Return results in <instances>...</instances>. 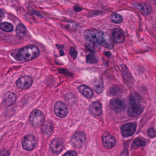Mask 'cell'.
Masks as SVG:
<instances>
[{"mask_svg": "<svg viewBox=\"0 0 156 156\" xmlns=\"http://www.w3.org/2000/svg\"><path fill=\"white\" fill-rule=\"evenodd\" d=\"M84 38L87 46L94 49L103 46L111 50L114 48L113 40L109 35L97 30H87L84 32Z\"/></svg>", "mask_w": 156, "mask_h": 156, "instance_id": "1", "label": "cell"}, {"mask_svg": "<svg viewBox=\"0 0 156 156\" xmlns=\"http://www.w3.org/2000/svg\"><path fill=\"white\" fill-rule=\"evenodd\" d=\"M111 21L113 23L119 24L123 21V18L120 14L118 13H115L111 16Z\"/></svg>", "mask_w": 156, "mask_h": 156, "instance_id": "24", "label": "cell"}, {"mask_svg": "<svg viewBox=\"0 0 156 156\" xmlns=\"http://www.w3.org/2000/svg\"><path fill=\"white\" fill-rule=\"evenodd\" d=\"M54 112L58 117L63 118L66 116L68 113L67 106L61 101H57L54 106Z\"/></svg>", "mask_w": 156, "mask_h": 156, "instance_id": "6", "label": "cell"}, {"mask_svg": "<svg viewBox=\"0 0 156 156\" xmlns=\"http://www.w3.org/2000/svg\"><path fill=\"white\" fill-rule=\"evenodd\" d=\"M69 55L74 59H76L77 56V52L73 47H71L69 50Z\"/></svg>", "mask_w": 156, "mask_h": 156, "instance_id": "27", "label": "cell"}, {"mask_svg": "<svg viewBox=\"0 0 156 156\" xmlns=\"http://www.w3.org/2000/svg\"><path fill=\"white\" fill-rule=\"evenodd\" d=\"M109 106L112 109L117 112H122L126 108L125 102L119 98L112 99L110 101Z\"/></svg>", "mask_w": 156, "mask_h": 156, "instance_id": "11", "label": "cell"}, {"mask_svg": "<svg viewBox=\"0 0 156 156\" xmlns=\"http://www.w3.org/2000/svg\"><path fill=\"white\" fill-rule=\"evenodd\" d=\"M148 136L150 137H154L156 136V131L153 128H150L147 132Z\"/></svg>", "mask_w": 156, "mask_h": 156, "instance_id": "28", "label": "cell"}, {"mask_svg": "<svg viewBox=\"0 0 156 156\" xmlns=\"http://www.w3.org/2000/svg\"><path fill=\"white\" fill-rule=\"evenodd\" d=\"M32 83L33 80L31 77L28 76H25L17 80L16 86L20 89H25L30 87Z\"/></svg>", "mask_w": 156, "mask_h": 156, "instance_id": "8", "label": "cell"}, {"mask_svg": "<svg viewBox=\"0 0 156 156\" xmlns=\"http://www.w3.org/2000/svg\"><path fill=\"white\" fill-rule=\"evenodd\" d=\"M29 119L32 126L38 127L41 126L44 123L45 117L41 110L35 109L30 113Z\"/></svg>", "mask_w": 156, "mask_h": 156, "instance_id": "4", "label": "cell"}, {"mask_svg": "<svg viewBox=\"0 0 156 156\" xmlns=\"http://www.w3.org/2000/svg\"><path fill=\"white\" fill-rule=\"evenodd\" d=\"M145 145H146V142L144 140L140 138H137L133 141L132 147L134 148H136L138 147H144Z\"/></svg>", "mask_w": 156, "mask_h": 156, "instance_id": "25", "label": "cell"}, {"mask_svg": "<svg viewBox=\"0 0 156 156\" xmlns=\"http://www.w3.org/2000/svg\"><path fill=\"white\" fill-rule=\"evenodd\" d=\"M79 92L86 98H91L94 95V92L89 87L84 85L80 86L78 87Z\"/></svg>", "mask_w": 156, "mask_h": 156, "instance_id": "17", "label": "cell"}, {"mask_svg": "<svg viewBox=\"0 0 156 156\" xmlns=\"http://www.w3.org/2000/svg\"><path fill=\"white\" fill-rule=\"evenodd\" d=\"M17 99L16 94L12 92L7 93L4 97V103L8 106H10L14 105Z\"/></svg>", "mask_w": 156, "mask_h": 156, "instance_id": "16", "label": "cell"}, {"mask_svg": "<svg viewBox=\"0 0 156 156\" xmlns=\"http://www.w3.org/2000/svg\"><path fill=\"white\" fill-rule=\"evenodd\" d=\"M77 155L76 151H67L64 154V156H76Z\"/></svg>", "mask_w": 156, "mask_h": 156, "instance_id": "29", "label": "cell"}, {"mask_svg": "<svg viewBox=\"0 0 156 156\" xmlns=\"http://www.w3.org/2000/svg\"><path fill=\"white\" fill-rule=\"evenodd\" d=\"M102 141L105 147L112 149L115 146L116 140L115 138L110 134L105 133L102 136Z\"/></svg>", "mask_w": 156, "mask_h": 156, "instance_id": "12", "label": "cell"}, {"mask_svg": "<svg viewBox=\"0 0 156 156\" xmlns=\"http://www.w3.org/2000/svg\"><path fill=\"white\" fill-rule=\"evenodd\" d=\"M40 54V49L37 46L28 45L19 50L14 57L20 62H29L37 58Z\"/></svg>", "mask_w": 156, "mask_h": 156, "instance_id": "2", "label": "cell"}, {"mask_svg": "<svg viewBox=\"0 0 156 156\" xmlns=\"http://www.w3.org/2000/svg\"><path fill=\"white\" fill-rule=\"evenodd\" d=\"M0 28L1 30L6 32H11L13 31V26L11 23L8 22H3L1 23Z\"/></svg>", "mask_w": 156, "mask_h": 156, "instance_id": "20", "label": "cell"}, {"mask_svg": "<svg viewBox=\"0 0 156 156\" xmlns=\"http://www.w3.org/2000/svg\"><path fill=\"white\" fill-rule=\"evenodd\" d=\"M74 9L76 12H80L82 10V9H81V8H80V7H77V6L75 7L74 8Z\"/></svg>", "mask_w": 156, "mask_h": 156, "instance_id": "30", "label": "cell"}, {"mask_svg": "<svg viewBox=\"0 0 156 156\" xmlns=\"http://www.w3.org/2000/svg\"><path fill=\"white\" fill-rule=\"evenodd\" d=\"M23 148L27 151H31L35 148L36 145V140L32 135L25 136L22 141Z\"/></svg>", "mask_w": 156, "mask_h": 156, "instance_id": "5", "label": "cell"}, {"mask_svg": "<svg viewBox=\"0 0 156 156\" xmlns=\"http://www.w3.org/2000/svg\"><path fill=\"white\" fill-rule=\"evenodd\" d=\"M121 91V89L119 87L116 86L111 87L109 89V92L111 93V94L113 95L118 94L120 93Z\"/></svg>", "mask_w": 156, "mask_h": 156, "instance_id": "26", "label": "cell"}, {"mask_svg": "<svg viewBox=\"0 0 156 156\" xmlns=\"http://www.w3.org/2000/svg\"><path fill=\"white\" fill-rule=\"evenodd\" d=\"M64 147L63 142L59 138L53 140L50 144V148L53 153L58 154L62 151Z\"/></svg>", "mask_w": 156, "mask_h": 156, "instance_id": "10", "label": "cell"}, {"mask_svg": "<svg viewBox=\"0 0 156 156\" xmlns=\"http://www.w3.org/2000/svg\"><path fill=\"white\" fill-rule=\"evenodd\" d=\"M121 68H122V75H123V77L127 82H131L133 78H132V76L129 73L127 67L125 65L122 64L121 65Z\"/></svg>", "mask_w": 156, "mask_h": 156, "instance_id": "18", "label": "cell"}, {"mask_svg": "<svg viewBox=\"0 0 156 156\" xmlns=\"http://www.w3.org/2000/svg\"><path fill=\"white\" fill-rule=\"evenodd\" d=\"M143 108L140 104V98L137 94H133L129 98L127 113L130 116L136 117L141 114Z\"/></svg>", "mask_w": 156, "mask_h": 156, "instance_id": "3", "label": "cell"}, {"mask_svg": "<svg viewBox=\"0 0 156 156\" xmlns=\"http://www.w3.org/2000/svg\"><path fill=\"white\" fill-rule=\"evenodd\" d=\"M89 110L94 115H99L102 114V105L99 102H93L90 105Z\"/></svg>", "mask_w": 156, "mask_h": 156, "instance_id": "15", "label": "cell"}, {"mask_svg": "<svg viewBox=\"0 0 156 156\" xmlns=\"http://www.w3.org/2000/svg\"><path fill=\"white\" fill-rule=\"evenodd\" d=\"M112 40L115 43H122L125 41V34L122 30L118 28L113 29Z\"/></svg>", "mask_w": 156, "mask_h": 156, "instance_id": "13", "label": "cell"}, {"mask_svg": "<svg viewBox=\"0 0 156 156\" xmlns=\"http://www.w3.org/2000/svg\"><path fill=\"white\" fill-rule=\"evenodd\" d=\"M26 29L25 26L22 24H19L16 29L17 35L19 37H23L26 34Z\"/></svg>", "mask_w": 156, "mask_h": 156, "instance_id": "21", "label": "cell"}, {"mask_svg": "<svg viewBox=\"0 0 156 156\" xmlns=\"http://www.w3.org/2000/svg\"><path fill=\"white\" fill-rule=\"evenodd\" d=\"M132 5L143 15H148L151 12V9L148 5L143 3L133 2Z\"/></svg>", "mask_w": 156, "mask_h": 156, "instance_id": "14", "label": "cell"}, {"mask_svg": "<svg viewBox=\"0 0 156 156\" xmlns=\"http://www.w3.org/2000/svg\"><path fill=\"white\" fill-rule=\"evenodd\" d=\"M86 140L85 134L83 132H77L74 134L71 139V143L76 148L81 147L84 144Z\"/></svg>", "mask_w": 156, "mask_h": 156, "instance_id": "7", "label": "cell"}, {"mask_svg": "<svg viewBox=\"0 0 156 156\" xmlns=\"http://www.w3.org/2000/svg\"><path fill=\"white\" fill-rule=\"evenodd\" d=\"M104 55L108 57H109L111 56V53H110V52H105L104 53Z\"/></svg>", "mask_w": 156, "mask_h": 156, "instance_id": "31", "label": "cell"}, {"mask_svg": "<svg viewBox=\"0 0 156 156\" xmlns=\"http://www.w3.org/2000/svg\"><path fill=\"white\" fill-rule=\"evenodd\" d=\"M98 57L94 54H90L86 56L87 62L89 64H95L98 62Z\"/></svg>", "mask_w": 156, "mask_h": 156, "instance_id": "23", "label": "cell"}, {"mask_svg": "<svg viewBox=\"0 0 156 156\" xmlns=\"http://www.w3.org/2000/svg\"><path fill=\"white\" fill-rule=\"evenodd\" d=\"M42 129L45 135L47 136H50L52 132V125L51 123L47 122L44 125Z\"/></svg>", "mask_w": 156, "mask_h": 156, "instance_id": "22", "label": "cell"}, {"mask_svg": "<svg viewBox=\"0 0 156 156\" xmlns=\"http://www.w3.org/2000/svg\"><path fill=\"white\" fill-rule=\"evenodd\" d=\"M104 83L101 79H98L94 83V90L97 94H99L102 93L104 89Z\"/></svg>", "mask_w": 156, "mask_h": 156, "instance_id": "19", "label": "cell"}, {"mask_svg": "<svg viewBox=\"0 0 156 156\" xmlns=\"http://www.w3.org/2000/svg\"><path fill=\"white\" fill-rule=\"evenodd\" d=\"M136 124L134 123H129L125 124L121 127L122 135L125 137L132 136L136 131Z\"/></svg>", "mask_w": 156, "mask_h": 156, "instance_id": "9", "label": "cell"}]
</instances>
